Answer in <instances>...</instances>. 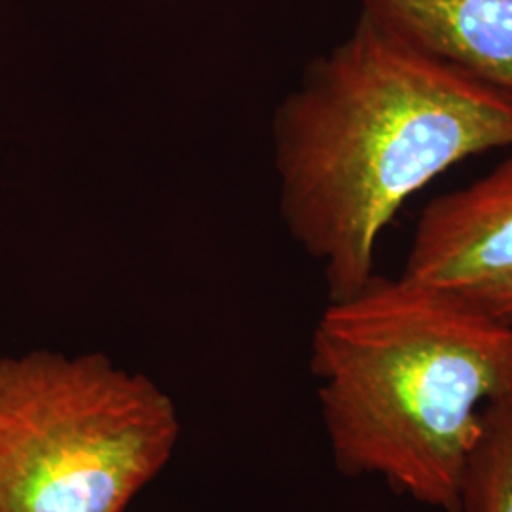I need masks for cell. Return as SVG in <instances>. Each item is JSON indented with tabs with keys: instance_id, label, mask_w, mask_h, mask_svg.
Here are the masks:
<instances>
[{
	"instance_id": "cell-4",
	"label": "cell",
	"mask_w": 512,
	"mask_h": 512,
	"mask_svg": "<svg viewBox=\"0 0 512 512\" xmlns=\"http://www.w3.org/2000/svg\"><path fill=\"white\" fill-rule=\"evenodd\" d=\"M403 277L512 327V156L429 202Z\"/></svg>"
},
{
	"instance_id": "cell-1",
	"label": "cell",
	"mask_w": 512,
	"mask_h": 512,
	"mask_svg": "<svg viewBox=\"0 0 512 512\" xmlns=\"http://www.w3.org/2000/svg\"><path fill=\"white\" fill-rule=\"evenodd\" d=\"M279 211L323 266L330 302L372 279L376 243L450 167L512 147V99L361 12L275 109Z\"/></svg>"
},
{
	"instance_id": "cell-6",
	"label": "cell",
	"mask_w": 512,
	"mask_h": 512,
	"mask_svg": "<svg viewBox=\"0 0 512 512\" xmlns=\"http://www.w3.org/2000/svg\"><path fill=\"white\" fill-rule=\"evenodd\" d=\"M459 512H512V391L484 416L461 482Z\"/></svg>"
},
{
	"instance_id": "cell-2",
	"label": "cell",
	"mask_w": 512,
	"mask_h": 512,
	"mask_svg": "<svg viewBox=\"0 0 512 512\" xmlns=\"http://www.w3.org/2000/svg\"><path fill=\"white\" fill-rule=\"evenodd\" d=\"M310 365L340 471L459 512L484 416L512 391V327L403 275L374 274L330 302Z\"/></svg>"
},
{
	"instance_id": "cell-3",
	"label": "cell",
	"mask_w": 512,
	"mask_h": 512,
	"mask_svg": "<svg viewBox=\"0 0 512 512\" xmlns=\"http://www.w3.org/2000/svg\"><path fill=\"white\" fill-rule=\"evenodd\" d=\"M181 435L171 397L103 353L0 359V512H126Z\"/></svg>"
},
{
	"instance_id": "cell-5",
	"label": "cell",
	"mask_w": 512,
	"mask_h": 512,
	"mask_svg": "<svg viewBox=\"0 0 512 512\" xmlns=\"http://www.w3.org/2000/svg\"><path fill=\"white\" fill-rule=\"evenodd\" d=\"M414 48L512 99V0H359Z\"/></svg>"
}]
</instances>
